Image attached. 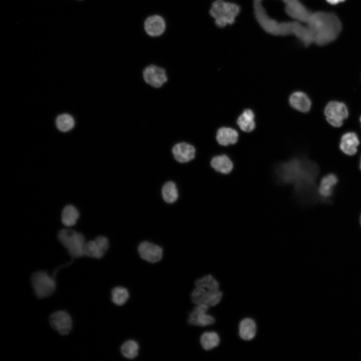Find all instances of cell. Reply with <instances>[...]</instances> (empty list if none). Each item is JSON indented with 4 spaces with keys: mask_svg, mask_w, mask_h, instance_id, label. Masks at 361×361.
I'll return each mask as SVG.
<instances>
[{
    "mask_svg": "<svg viewBox=\"0 0 361 361\" xmlns=\"http://www.w3.org/2000/svg\"><path fill=\"white\" fill-rule=\"evenodd\" d=\"M318 172L317 165L302 157H295L276 164L275 180L280 185H292L294 196L302 203H309L315 195L314 180Z\"/></svg>",
    "mask_w": 361,
    "mask_h": 361,
    "instance_id": "cell-1",
    "label": "cell"
},
{
    "mask_svg": "<svg viewBox=\"0 0 361 361\" xmlns=\"http://www.w3.org/2000/svg\"><path fill=\"white\" fill-rule=\"evenodd\" d=\"M307 23L314 34V42L320 46L334 41L341 29L339 19L332 13L323 12L311 13Z\"/></svg>",
    "mask_w": 361,
    "mask_h": 361,
    "instance_id": "cell-2",
    "label": "cell"
},
{
    "mask_svg": "<svg viewBox=\"0 0 361 361\" xmlns=\"http://www.w3.org/2000/svg\"><path fill=\"white\" fill-rule=\"evenodd\" d=\"M57 238L72 259L85 256L84 247L86 241L82 233L67 227L58 231Z\"/></svg>",
    "mask_w": 361,
    "mask_h": 361,
    "instance_id": "cell-3",
    "label": "cell"
},
{
    "mask_svg": "<svg viewBox=\"0 0 361 361\" xmlns=\"http://www.w3.org/2000/svg\"><path fill=\"white\" fill-rule=\"evenodd\" d=\"M239 9L235 4L216 0L211 5L209 14L214 20L215 24L221 27L233 23Z\"/></svg>",
    "mask_w": 361,
    "mask_h": 361,
    "instance_id": "cell-4",
    "label": "cell"
},
{
    "mask_svg": "<svg viewBox=\"0 0 361 361\" xmlns=\"http://www.w3.org/2000/svg\"><path fill=\"white\" fill-rule=\"evenodd\" d=\"M59 269L55 270L53 276L44 271H39L33 273L31 283L34 292L38 298L49 297L55 292L56 289L55 273Z\"/></svg>",
    "mask_w": 361,
    "mask_h": 361,
    "instance_id": "cell-5",
    "label": "cell"
},
{
    "mask_svg": "<svg viewBox=\"0 0 361 361\" xmlns=\"http://www.w3.org/2000/svg\"><path fill=\"white\" fill-rule=\"evenodd\" d=\"M142 77L146 85L154 89L162 87L168 80L166 69L155 64L146 65L142 70Z\"/></svg>",
    "mask_w": 361,
    "mask_h": 361,
    "instance_id": "cell-6",
    "label": "cell"
},
{
    "mask_svg": "<svg viewBox=\"0 0 361 361\" xmlns=\"http://www.w3.org/2000/svg\"><path fill=\"white\" fill-rule=\"evenodd\" d=\"M224 293L220 289L210 290L195 287L190 294L191 300L195 305L205 304L210 307H215L220 303Z\"/></svg>",
    "mask_w": 361,
    "mask_h": 361,
    "instance_id": "cell-7",
    "label": "cell"
},
{
    "mask_svg": "<svg viewBox=\"0 0 361 361\" xmlns=\"http://www.w3.org/2000/svg\"><path fill=\"white\" fill-rule=\"evenodd\" d=\"M210 306L205 304L196 305L188 314L187 322L189 325L197 327H206L216 323V318L208 314Z\"/></svg>",
    "mask_w": 361,
    "mask_h": 361,
    "instance_id": "cell-8",
    "label": "cell"
},
{
    "mask_svg": "<svg viewBox=\"0 0 361 361\" xmlns=\"http://www.w3.org/2000/svg\"><path fill=\"white\" fill-rule=\"evenodd\" d=\"M327 121L332 126L338 127L348 115L346 105L340 102L331 101L328 103L324 109Z\"/></svg>",
    "mask_w": 361,
    "mask_h": 361,
    "instance_id": "cell-9",
    "label": "cell"
},
{
    "mask_svg": "<svg viewBox=\"0 0 361 361\" xmlns=\"http://www.w3.org/2000/svg\"><path fill=\"white\" fill-rule=\"evenodd\" d=\"M167 27L165 18L157 14L147 16L143 22L144 30L147 36L151 38H158L162 36Z\"/></svg>",
    "mask_w": 361,
    "mask_h": 361,
    "instance_id": "cell-10",
    "label": "cell"
},
{
    "mask_svg": "<svg viewBox=\"0 0 361 361\" xmlns=\"http://www.w3.org/2000/svg\"><path fill=\"white\" fill-rule=\"evenodd\" d=\"M52 327L61 335L70 333L72 328V320L69 314L64 310L57 311L49 318Z\"/></svg>",
    "mask_w": 361,
    "mask_h": 361,
    "instance_id": "cell-11",
    "label": "cell"
},
{
    "mask_svg": "<svg viewBox=\"0 0 361 361\" xmlns=\"http://www.w3.org/2000/svg\"><path fill=\"white\" fill-rule=\"evenodd\" d=\"M171 153L176 161L179 163H187L195 158L196 149L192 143L180 141L172 145Z\"/></svg>",
    "mask_w": 361,
    "mask_h": 361,
    "instance_id": "cell-12",
    "label": "cell"
},
{
    "mask_svg": "<svg viewBox=\"0 0 361 361\" xmlns=\"http://www.w3.org/2000/svg\"><path fill=\"white\" fill-rule=\"evenodd\" d=\"M138 253L141 259L150 263L159 262L163 256V250L160 246L147 241L139 245Z\"/></svg>",
    "mask_w": 361,
    "mask_h": 361,
    "instance_id": "cell-13",
    "label": "cell"
},
{
    "mask_svg": "<svg viewBox=\"0 0 361 361\" xmlns=\"http://www.w3.org/2000/svg\"><path fill=\"white\" fill-rule=\"evenodd\" d=\"M257 326L256 321L251 317H244L240 321L238 326L239 337L243 341H251L256 336Z\"/></svg>",
    "mask_w": 361,
    "mask_h": 361,
    "instance_id": "cell-14",
    "label": "cell"
},
{
    "mask_svg": "<svg viewBox=\"0 0 361 361\" xmlns=\"http://www.w3.org/2000/svg\"><path fill=\"white\" fill-rule=\"evenodd\" d=\"M359 140L355 133L348 132L341 137L339 144L340 150L348 155H353L357 152Z\"/></svg>",
    "mask_w": 361,
    "mask_h": 361,
    "instance_id": "cell-15",
    "label": "cell"
},
{
    "mask_svg": "<svg viewBox=\"0 0 361 361\" xmlns=\"http://www.w3.org/2000/svg\"><path fill=\"white\" fill-rule=\"evenodd\" d=\"M289 104L291 106L301 112H307L310 109L311 102L308 96L301 91L292 93L289 97Z\"/></svg>",
    "mask_w": 361,
    "mask_h": 361,
    "instance_id": "cell-16",
    "label": "cell"
},
{
    "mask_svg": "<svg viewBox=\"0 0 361 361\" xmlns=\"http://www.w3.org/2000/svg\"><path fill=\"white\" fill-rule=\"evenodd\" d=\"M239 134L234 129L228 127H222L218 129L216 138L218 143L223 146H228L236 143Z\"/></svg>",
    "mask_w": 361,
    "mask_h": 361,
    "instance_id": "cell-17",
    "label": "cell"
},
{
    "mask_svg": "<svg viewBox=\"0 0 361 361\" xmlns=\"http://www.w3.org/2000/svg\"><path fill=\"white\" fill-rule=\"evenodd\" d=\"M210 164L215 171L225 174L230 173L234 166L232 160L226 154L214 156L211 160Z\"/></svg>",
    "mask_w": 361,
    "mask_h": 361,
    "instance_id": "cell-18",
    "label": "cell"
},
{
    "mask_svg": "<svg viewBox=\"0 0 361 361\" xmlns=\"http://www.w3.org/2000/svg\"><path fill=\"white\" fill-rule=\"evenodd\" d=\"M200 343L202 348L206 351H210L219 346L221 342L220 336L214 331L203 332L200 337Z\"/></svg>",
    "mask_w": 361,
    "mask_h": 361,
    "instance_id": "cell-19",
    "label": "cell"
},
{
    "mask_svg": "<svg viewBox=\"0 0 361 361\" xmlns=\"http://www.w3.org/2000/svg\"><path fill=\"white\" fill-rule=\"evenodd\" d=\"M254 113L251 109H245L238 117L237 123L240 128L243 131L249 132L255 128Z\"/></svg>",
    "mask_w": 361,
    "mask_h": 361,
    "instance_id": "cell-20",
    "label": "cell"
},
{
    "mask_svg": "<svg viewBox=\"0 0 361 361\" xmlns=\"http://www.w3.org/2000/svg\"><path fill=\"white\" fill-rule=\"evenodd\" d=\"M80 217L78 210L72 205L65 206L61 213V221L66 227L75 225Z\"/></svg>",
    "mask_w": 361,
    "mask_h": 361,
    "instance_id": "cell-21",
    "label": "cell"
},
{
    "mask_svg": "<svg viewBox=\"0 0 361 361\" xmlns=\"http://www.w3.org/2000/svg\"><path fill=\"white\" fill-rule=\"evenodd\" d=\"M337 182V177L333 174H328L323 176L317 189L318 194L323 198L330 197L332 193L333 188Z\"/></svg>",
    "mask_w": 361,
    "mask_h": 361,
    "instance_id": "cell-22",
    "label": "cell"
},
{
    "mask_svg": "<svg viewBox=\"0 0 361 361\" xmlns=\"http://www.w3.org/2000/svg\"><path fill=\"white\" fill-rule=\"evenodd\" d=\"M139 345L134 339H128L122 343L120 348L121 355L128 359H133L138 355Z\"/></svg>",
    "mask_w": 361,
    "mask_h": 361,
    "instance_id": "cell-23",
    "label": "cell"
},
{
    "mask_svg": "<svg viewBox=\"0 0 361 361\" xmlns=\"http://www.w3.org/2000/svg\"><path fill=\"white\" fill-rule=\"evenodd\" d=\"M129 298V291L124 286H116L111 290V301L117 306H121L124 305L128 301Z\"/></svg>",
    "mask_w": 361,
    "mask_h": 361,
    "instance_id": "cell-24",
    "label": "cell"
},
{
    "mask_svg": "<svg viewBox=\"0 0 361 361\" xmlns=\"http://www.w3.org/2000/svg\"><path fill=\"white\" fill-rule=\"evenodd\" d=\"M195 287H202L210 290H218L220 289V283L212 274H206L198 278L194 282Z\"/></svg>",
    "mask_w": 361,
    "mask_h": 361,
    "instance_id": "cell-25",
    "label": "cell"
},
{
    "mask_svg": "<svg viewBox=\"0 0 361 361\" xmlns=\"http://www.w3.org/2000/svg\"><path fill=\"white\" fill-rule=\"evenodd\" d=\"M162 196L166 203H172L178 198V192L174 183L172 182L166 183L162 188Z\"/></svg>",
    "mask_w": 361,
    "mask_h": 361,
    "instance_id": "cell-26",
    "label": "cell"
},
{
    "mask_svg": "<svg viewBox=\"0 0 361 361\" xmlns=\"http://www.w3.org/2000/svg\"><path fill=\"white\" fill-rule=\"evenodd\" d=\"M84 254L87 257L100 259L103 257L95 240L86 241L84 247Z\"/></svg>",
    "mask_w": 361,
    "mask_h": 361,
    "instance_id": "cell-27",
    "label": "cell"
},
{
    "mask_svg": "<svg viewBox=\"0 0 361 361\" xmlns=\"http://www.w3.org/2000/svg\"><path fill=\"white\" fill-rule=\"evenodd\" d=\"M56 122L58 128L62 131L69 130L74 125L72 118L68 114L59 116L57 119Z\"/></svg>",
    "mask_w": 361,
    "mask_h": 361,
    "instance_id": "cell-28",
    "label": "cell"
},
{
    "mask_svg": "<svg viewBox=\"0 0 361 361\" xmlns=\"http://www.w3.org/2000/svg\"><path fill=\"white\" fill-rule=\"evenodd\" d=\"M101 254L104 256L109 248V241L103 236H99L94 239Z\"/></svg>",
    "mask_w": 361,
    "mask_h": 361,
    "instance_id": "cell-29",
    "label": "cell"
},
{
    "mask_svg": "<svg viewBox=\"0 0 361 361\" xmlns=\"http://www.w3.org/2000/svg\"><path fill=\"white\" fill-rule=\"evenodd\" d=\"M328 3L331 5H336L339 3L343 2L345 0H326Z\"/></svg>",
    "mask_w": 361,
    "mask_h": 361,
    "instance_id": "cell-30",
    "label": "cell"
},
{
    "mask_svg": "<svg viewBox=\"0 0 361 361\" xmlns=\"http://www.w3.org/2000/svg\"><path fill=\"white\" fill-rule=\"evenodd\" d=\"M359 168L361 170V157H360V161H359Z\"/></svg>",
    "mask_w": 361,
    "mask_h": 361,
    "instance_id": "cell-31",
    "label": "cell"
},
{
    "mask_svg": "<svg viewBox=\"0 0 361 361\" xmlns=\"http://www.w3.org/2000/svg\"><path fill=\"white\" fill-rule=\"evenodd\" d=\"M360 123H361V116H360Z\"/></svg>",
    "mask_w": 361,
    "mask_h": 361,
    "instance_id": "cell-32",
    "label": "cell"
},
{
    "mask_svg": "<svg viewBox=\"0 0 361 361\" xmlns=\"http://www.w3.org/2000/svg\"><path fill=\"white\" fill-rule=\"evenodd\" d=\"M360 223H361V217H360Z\"/></svg>",
    "mask_w": 361,
    "mask_h": 361,
    "instance_id": "cell-33",
    "label": "cell"
}]
</instances>
